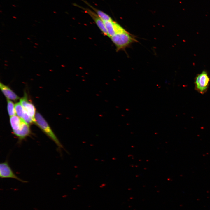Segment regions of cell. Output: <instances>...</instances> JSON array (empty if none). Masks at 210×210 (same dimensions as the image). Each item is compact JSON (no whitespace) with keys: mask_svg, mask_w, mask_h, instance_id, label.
<instances>
[{"mask_svg":"<svg viewBox=\"0 0 210 210\" xmlns=\"http://www.w3.org/2000/svg\"><path fill=\"white\" fill-rule=\"evenodd\" d=\"M110 38L115 45L117 51L123 50L132 43L137 41L132 35L127 31L116 34Z\"/></svg>","mask_w":210,"mask_h":210,"instance_id":"cell-1","label":"cell"},{"mask_svg":"<svg viewBox=\"0 0 210 210\" xmlns=\"http://www.w3.org/2000/svg\"><path fill=\"white\" fill-rule=\"evenodd\" d=\"M36 124L41 130L57 146L59 149L64 148L48 124L43 116L38 112L36 113Z\"/></svg>","mask_w":210,"mask_h":210,"instance_id":"cell-2","label":"cell"},{"mask_svg":"<svg viewBox=\"0 0 210 210\" xmlns=\"http://www.w3.org/2000/svg\"><path fill=\"white\" fill-rule=\"evenodd\" d=\"M210 82V78L207 73L203 71L197 75L195 78V89L199 93L204 94L207 91Z\"/></svg>","mask_w":210,"mask_h":210,"instance_id":"cell-3","label":"cell"},{"mask_svg":"<svg viewBox=\"0 0 210 210\" xmlns=\"http://www.w3.org/2000/svg\"><path fill=\"white\" fill-rule=\"evenodd\" d=\"M0 177L2 178L15 179L23 183L27 182L20 178L14 173L9 165L7 160L0 164Z\"/></svg>","mask_w":210,"mask_h":210,"instance_id":"cell-4","label":"cell"},{"mask_svg":"<svg viewBox=\"0 0 210 210\" xmlns=\"http://www.w3.org/2000/svg\"><path fill=\"white\" fill-rule=\"evenodd\" d=\"M13 134L18 139V143L20 144L23 140L31 135L30 125L22 119L20 129Z\"/></svg>","mask_w":210,"mask_h":210,"instance_id":"cell-5","label":"cell"},{"mask_svg":"<svg viewBox=\"0 0 210 210\" xmlns=\"http://www.w3.org/2000/svg\"><path fill=\"white\" fill-rule=\"evenodd\" d=\"M20 102L24 110L32 118L33 123L36 124V109L33 104L28 100L26 93L20 99Z\"/></svg>","mask_w":210,"mask_h":210,"instance_id":"cell-6","label":"cell"},{"mask_svg":"<svg viewBox=\"0 0 210 210\" xmlns=\"http://www.w3.org/2000/svg\"><path fill=\"white\" fill-rule=\"evenodd\" d=\"M75 6L83 10L87 13L93 20L98 27L105 36H108V33L104 22L94 11L88 8H85L77 4Z\"/></svg>","mask_w":210,"mask_h":210,"instance_id":"cell-7","label":"cell"},{"mask_svg":"<svg viewBox=\"0 0 210 210\" xmlns=\"http://www.w3.org/2000/svg\"><path fill=\"white\" fill-rule=\"evenodd\" d=\"M104 22L108 33V36L110 38L116 34L126 31L120 25L113 20Z\"/></svg>","mask_w":210,"mask_h":210,"instance_id":"cell-8","label":"cell"},{"mask_svg":"<svg viewBox=\"0 0 210 210\" xmlns=\"http://www.w3.org/2000/svg\"><path fill=\"white\" fill-rule=\"evenodd\" d=\"M1 90L7 99L13 101H17L20 97L9 87L0 83Z\"/></svg>","mask_w":210,"mask_h":210,"instance_id":"cell-9","label":"cell"},{"mask_svg":"<svg viewBox=\"0 0 210 210\" xmlns=\"http://www.w3.org/2000/svg\"><path fill=\"white\" fill-rule=\"evenodd\" d=\"M22 119L17 116L15 115L10 117V122L13 133L17 131L20 129Z\"/></svg>","mask_w":210,"mask_h":210,"instance_id":"cell-10","label":"cell"},{"mask_svg":"<svg viewBox=\"0 0 210 210\" xmlns=\"http://www.w3.org/2000/svg\"><path fill=\"white\" fill-rule=\"evenodd\" d=\"M83 1L93 10L103 22L113 20L111 18L105 13L95 8L86 1L83 0Z\"/></svg>","mask_w":210,"mask_h":210,"instance_id":"cell-11","label":"cell"},{"mask_svg":"<svg viewBox=\"0 0 210 210\" xmlns=\"http://www.w3.org/2000/svg\"><path fill=\"white\" fill-rule=\"evenodd\" d=\"M7 110L8 114L10 117L16 115L15 105L13 102L9 99H7Z\"/></svg>","mask_w":210,"mask_h":210,"instance_id":"cell-12","label":"cell"},{"mask_svg":"<svg viewBox=\"0 0 210 210\" xmlns=\"http://www.w3.org/2000/svg\"><path fill=\"white\" fill-rule=\"evenodd\" d=\"M15 105L16 115L22 118L25 113V111L20 102L15 103Z\"/></svg>","mask_w":210,"mask_h":210,"instance_id":"cell-13","label":"cell"}]
</instances>
